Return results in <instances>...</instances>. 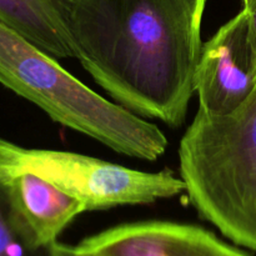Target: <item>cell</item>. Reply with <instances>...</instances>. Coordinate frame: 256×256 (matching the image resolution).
I'll return each instance as SVG.
<instances>
[{
	"label": "cell",
	"instance_id": "2",
	"mask_svg": "<svg viewBox=\"0 0 256 256\" xmlns=\"http://www.w3.org/2000/svg\"><path fill=\"white\" fill-rule=\"evenodd\" d=\"M188 200L235 245L256 252V88L232 112L198 109L179 145Z\"/></svg>",
	"mask_w": 256,
	"mask_h": 256
},
{
	"label": "cell",
	"instance_id": "12",
	"mask_svg": "<svg viewBox=\"0 0 256 256\" xmlns=\"http://www.w3.org/2000/svg\"><path fill=\"white\" fill-rule=\"evenodd\" d=\"M195 2H198V5H199V6L202 8V10L205 9V4H206V0H195Z\"/></svg>",
	"mask_w": 256,
	"mask_h": 256
},
{
	"label": "cell",
	"instance_id": "10",
	"mask_svg": "<svg viewBox=\"0 0 256 256\" xmlns=\"http://www.w3.org/2000/svg\"><path fill=\"white\" fill-rule=\"evenodd\" d=\"M48 256H102L96 252L80 249L78 245H68L64 242H55L46 248Z\"/></svg>",
	"mask_w": 256,
	"mask_h": 256
},
{
	"label": "cell",
	"instance_id": "3",
	"mask_svg": "<svg viewBox=\"0 0 256 256\" xmlns=\"http://www.w3.org/2000/svg\"><path fill=\"white\" fill-rule=\"evenodd\" d=\"M55 59L0 22V84L119 154L146 162L165 154L169 142L158 125L96 94Z\"/></svg>",
	"mask_w": 256,
	"mask_h": 256
},
{
	"label": "cell",
	"instance_id": "13",
	"mask_svg": "<svg viewBox=\"0 0 256 256\" xmlns=\"http://www.w3.org/2000/svg\"><path fill=\"white\" fill-rule=\"evenodd\" d=\"M242 8H246L252 4V0H242Z\"/></svg>",
	"mask_w": 256,
	"mask_h": 256
},
{
	"label": "cell",
	"instance_id": "9",
	"mask_svg": "<svg viewBox=\"0 0 256 256\" xmlns=\"http://www.w3.org/2000/svg\"><path fill=\"white\" fill-rule=\"evenodd\" d=\"M28 242L12 210L8 190L0 182V256H40Z\"/></svg>",
	"mask_w": 256,
	"mask_h": 256
},
{
	"label": "cell",
	"instance_id": "7",
	"mask_svg": "<svg viewBox=\"0 0 256 256\" xmlns=\"http://www.w3.org/2000/svg\"><path fill=\"white\" fill-rule=\"evenodd\" d=\"M12 210L28 242L34 250H45L82 212L80 202L32 174L2 180Z\"/></svg>",
	"mask_w": 256,
	"mask_h": 256
},
{
	"label": "cell",
	"instance_id": "4",
	"mask_svg": "<svg viewBox=\"0 0 256 256\" xmlns=\"http://www.w3.org/2000/svg\"><path fill=\"white\" fill-rule=\"evenodd\" d=\"M32 174L70 195L85 212L152 204L185 192L172 170L146 172L72 152L32 149L0 139V182Z\"/></svg>",
	"mask_w": 256,
	"mask_h": 256
},
{
	"label": "cell",
	"instance_id": "1",
	"mask_svg": "<svg viewBox=\"0 0 256 256\" xmlns=\"http://www.w3.org/2000/svg\"><path fill=\"white\" fill-rule=\"evenodd\" d=\"M204 10L195 0H74L76 58L122 108L180 128L195 92Z\"/></svg>",
	"mask_w": 256,
	"mask_h": 256
},
{
	"label": "cell",
	"instance_id": "6",
	"mask_svg": "<svg viewBox=\"0 0 256 256\" xmlns=\"http://www.w3.org/2000/svg\"><path fill=\"white\" fill-rule=\"evenodd\" d=\"M78 246L102 256H250L210 230L165 220L116 225L85 238Z\"/></svg>",
	"mask_w": 256,
	"mask_h": 256
},
{
	"label": "cell",
	"instance_id": "5",
	"mask_svg": "<svg viewBox=\"0 0 256 256\" xmlns=\"http://www.w3.org/2000/svg\"><path fill=\"white\" fill-rule=\"evenodd\" d=\"M256 88V55L244 9L202 42L195 72L199 109L212 116L236 110Z\"/></svg>",
	"mask_w": 256,
	"mask_h": 256
},
{
	"label": "cell",
	"instance_id": "8",
	"mask_svg": "<svg viewBox=\"0 0 256 256\" xmlns=\"http://www.w3.org/2000/svg\"><path fill=\"white\" fill-rule=\"evenodd\" d=\"M74 0H0V22L54 58H74L66 28Z\"/></svg>",
	"mask_w": 256,
	"mask_h": 256
},
{
	"label": "cell",
	"instance_id": "11",
	"mask_svg": "<svg viewBox=\"0 0 256 256\" xmlns=\"http://www.w3.org/2000/svg\"><path fill=\"white\" fill-rule=\"evenodd\" d=\"M248 15V25H249L250 42L256 55V0H252V4L246 8H242Z\"/></svg>",
	"mask_w": 256,
	"mask_h": 256
}]
</instances>
